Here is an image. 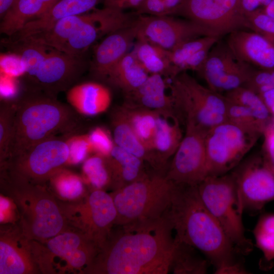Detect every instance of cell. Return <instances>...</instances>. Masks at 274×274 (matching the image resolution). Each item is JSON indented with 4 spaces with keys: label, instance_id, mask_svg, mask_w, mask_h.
I'll list each match as a JSON object with an SVG mask.
<instances>
[{
    "label": "cell",
    "instance_id": "1",
    "mask_svg": "<svg viewBox=\"0 0 274 274\" xmlns=\"http://www.w3.org/2000/svg\"><path fill=\"white\" fill-rule=\"evenodd\" d=\"M168 211L158 219L117 225L84 273H168L175 248Z\"/></svg>",
    "mask_w": 274,
    "mask_h": 274
},
{
    "label": "cell",
    "instance_id": "2",
    "mask_svg": "<svg viewBox=\"0 0 274 274\" xmlns=\"http://www.w3.org/2000/svg\"><path fill=\"white\" fill-rule=\"evenodd\" d=\"M168 214L175 238L202 253L215 270L236 262L234 246L203 204L197 186L176 184Z\"/></svg>",
    "mask_w": 274,
    "mask_h": 274
},
{
    "label": "cell",
    "instance_id": "3",
    "mask_svg": "<svg viewBox=\"0 0 274 274\" xmlns=\"http://www.w3.org/2000/svg\"><path fill=\"white\" fill-rule=\"evenodd\" d=\"M15 102L13 132L8 159L58 133L70 135L80 128L79 114L54 96L44 92H34Z\"/></svg>",
    "mask_w": 274,
    "mask_h": 274
},
{
    "label": "cell",
    "instance_id": "4",
    "mask_svg": "<svg viewBox=\"0 0 274 274\" xmlns=\"http://www.w3.org/2000/svg\"><path fill=\"white\" fill-rule=\"evenodd\" d=\"M1 188L14 203L17 224L29 239L44 242L70 227L60 202L45 185L31 183L1 168Z\"/></svg>",
    "mask_w": 274,
    "mask_h": 274
},
{
    "label": "cell",
    "instance_id": "5",
    "mask_svg": "<svg viewBox=\"0 0 274 274\" xmlns=\"http://www.w3.org/2000/svg\"><path fill=\"white\" fill-rule=\"evenodd\" d=\"M169 84L174 110L185 128L204 132L227 121L226 96L198 83L186 72L171 79Z\"/></svg>",
    "mask_w": 274,
    "mask_h": 274
},
{
    "label": "cell",
    "instance_id": "6",
    "mask_svg": "<svg viewBox=\"0 0 274 274\" xmlns=\"http://www.w3.org/2000/svg\"><path fill=\"white\" fill-rule=\"evenodd\" d=\"M176 184L162 174L147 175L111 195L117 212L115 226L161 218L169 210Z\"/></svg>",
    "mask_w": 274,
    "mask_h": 274
},
{
    "label": "cell",
    "instance_id": "7",
    "mask_svg": "<svg viewBox=\"0 0 274 274\" xmlns=\"http://www.w3.org/2000/svg\"><path fill=\"white\" fill-rule=\"evenodd\" d=\"M197 189L203 204L221 225L237 253L249 254L253 245L245 234L243 202L232 173L208 176Z\"/></svg>",
    "mask_w": 274,
    "mask_h": 274
},
{
    "label": "cell",
    "instance_id": "8",
    "mask_svg": "<svg viewBox=\"0 0 274 274\" xmlns=\"http://www.w3.org/2000/svg\"><path fill=\"white\" fill-rule=\"evenodd\" d=\"M40 271L44 273H84L99 248L81 231L72 227L45 241H32Z\"/></svg>",
    "mask_w": 274,
    "mask_h": 274
},
{
    "label": "cell",
    "instance_id": "9",
    "mask_svg": "<svg viewBox=\"0 0 274 274\" xmlns=\"http://www.w3.org/2000/svg\"><path fill=\"white\" fill-rule=\"evenodd\" d=\"M60 203L69 227L82 232L99 249L110 235L117 217L111 195L96 189L77 199Z\"/></svg>",
    "mask_w": 274,
    "mask_h": 274
},
{
    "label": "cell",
    "instance_id": "10",
    "mask_svg": "<svg viewBox=\"0 0 274 274\" xmlns=\"http://www.w3.org/2000/svg\"><path fill=\"white\" fill-rule=\"evenodd\" d=\"M261 136L227 121L211 128L205 136L207 177L232 170Z\"/></svg>",
    "mask_w": 274,
    "mask_h": 274
},
{
    "label": "cell",
    "instance_id": "11",
    "mask_svg": "<svg viewBox=\"0 0 274 274\" xmlns=\"http://www.w3.org/2000/svg\"><path fill=\"white\" fill-rule=\"evenodd\" d=\"M68 135L49 138L8 159L1 165L9 172L31 183L45 185L58 171L67 165Z\"/></svg>",
    "mask_w": 274,
    "mask_h": 274
},
{
    "label": "cell",
    "instance_id": "12",
    "mask_svg": "<svg viewBox=\"0 0 274 274\" xmlns=\"http://www.w3.org/2000/svg\"><path fill=\"white\" fill-rule=\"evenodd\" d=\"M177 15L221 38L235 31L247 29L240 0H185Z\"/></svg>",
    "mask_w": 274,
    "mask_h": 274
},
{
    "label": "cell",
    "instance_id": "13",
    "mask_svg": "<svg viewBox=\"0 0 274 274\" xmlns=\"http://www.w3.org/2000/svg\"><path fill=\"white\" fill-rule=\"evenodd\" d=\"M242 198L244 211L256 214L274 200V173L260 153L243 160L231 171Z\"/></svg>",
    "mask_w": 274,
    "mask_h": 274
},
{
    "label": "cell",
    "instance_id": "14",
    "mask_svg": "<svg viewBox=\"0 0 274 274\" xmlns=\"http://www.w3.org/2000/svg\"><path fill=\"white\" fill-rule=\"evenodd\" d=\"M135 25L137 40L151 43L168 51L186 41L212 36L203 27L190 20L171 16L138 15Z\"/></svg>",
    "mask_w": 274,
    "mask_h": 274
},
{
    "label": "cell",
    "instance_id": "15",
    "mask_svg": "<svg viewBox=\"0 0 274 274\" xmlns=\"http://www.w3.org/2000/svg\"><path fill=\"white\" fill-rule=\"evenodd\" d=\"M252 67L238 61L225 41L220 39L211 49L199 73L212 90L223 94L244 86Z\"/></svg>",
    "mask_w": 274,
    "mask_h": 274
},
{
    "label": "cell",
    "instance_id": "16",
    "mask_svg": "<svg viewBox=\"0 0 274 274\" xmlns=\"http://www.w3.org/2000/svg\"><path fill=\"white\" fill-rule=\"evenodd\" d=\"M207 133L185 128V134L165 174L177 185L197 186L207 177L205 136Z\"/></svg>",
    "mask_w": 274,
    "mask_h": 274
},
{
    "label": "cell",
    "instance_id": "17",
    "mask_svg": "<svg viewBox=\"0 0 274 274\" xmlns=\"http://www.w3.org/2000/svg\"><path fill=\"white\" fill-rule=\"evenodd\" d=\"M136 17L118 9L104 7L87 13V17L62 46L59 51L81 56L99 39L117 30L132 25Z\"/></svg>",
    "mask_w": 274,
    "mask_h": 274
},
{
    "label": "cell",
    "instance_id": "18",
    "mask_svg": "<svg viewBox=\"0 0 274 274\" xmlns=\"http://www.w3.org/2000/svg\"><path fill=\"white\" fill-rule=\"evenodd\" d=\"M40 273L34 255L31 240L17 224H6L0 232V273Z\"/></svg>",
    "mask_w": 274,
    "mask_h": 274
},
{
    "label": "cell",
    "instance_id": "19",
    "mask_svg": "<svg viewBox=\"0 0 274 274\" xmlns=\"http://www.w3.org/2000/svg\"><path fill=\"white\" fill-rule=\"evenodd\" d=\"M84 64L81 56L52 49L32 79L44 92L55 96L77 79Z\"/></svg>",
    "mask_w": 274,
    "mask_h": 274
},
{
    "label": "cell",
    "instance_id": "20",
    "mask_svg": "<svg viewBox=\"0 0 274 274\" xmlns=\"http://www.w3.org/2000/svg\"><path fill=\"white\" fill-rule=\"evenodd\" d=\"M225 41L238 61L259 70H274V43L262 35L242 29L227 35Z\"/></svg>",
    "mask_w": 274,
    "mask_h": 274
},
{
    "label": "cell",
    "instance_id": "21",
    "mask_svg": "<svg viewBox=\"0 0 274 274\" xmlns=\"http://www.w3.org/2000/svg\"><path fill=\"white\" fill-rule=\"evenodd\" d=\"M136 37L135 22L105 36L94 51L90 65L93 75L106 80L111 70L128 53Z\"/></svg>",
    "mask_w": 274,
    "mask_h": 274
},
{
    "label": "cell",
    "instance_id": "22",
    "mask_svg": "<svg viewBox=\"0 0 274 274\" xmlns=\"http://www.w3.org/2000/svg\"><path fill=\"white\" fill-rule=\"evenodd\" d=\"M168 86L163 76L149 75L139 88L125 94V102L155 111L165 117L177 118L172 97L166 92Z\"/></svg>",
    "mask_w": 274,
    "mask_h": 274
},
{
    "label": "cell",
    "instance_id": "23",
    "mask_svg": "<svg viewBox=\"0 0 274 274\" xmlns=\"http://www.w3.org/2000/svg\"><path fill=\"white\" fill-rule=\"evenodd\" d=\"M67 101L79 114L94 116L106 112L111 106L112 94L106 86L87 82L74 85L68 90Z\"/></svg>",
    "mask_w": 274,
    "mask_h": 274
},
{
    "label": "cell",
    "instance_id": "24",
    "mask_svg": "<svg viewBox=\"0 0 274 274\" xmlns=\"http://www.w3.org/2000/svg\"><path fill=\"white\" fill-rule=\"evenodd\" d=\"M103 0H59L45 15L25 25L11 37L17 42L45 31L58 20L70 16L84 14L93 10Z\"/></svg>",
    "mask_w": 274,
    "mask_h": 274
},
{
    "label": "cell",
    "instance_id": "25",
    "mask_svg": "<svg viewBox=\"0 0 274 274\" xmlns=\"http://www.w3.org/2000/svg\"><path fill=\"white\" fill-rule=\"evenodd\" d=\"M106 160L110 176L109 186L113 191L124 187L148 175L144 160L116 145Z\"/></svg>",
    "mask_w": 274,
    "mask_h": 274
},
{
    "label": "cell",
    "instance_id": "26",
    "mask_svg": "<svg viewBox=\"0 0 274 274\" xmlns=\"http://www.w3.org/2000/svg\"><path fill=\"white\" fill-rule=\"evenodd\" d=\"M59 0H16L1 18L0 31L11 37L47 13Z\"/></svg>",
    "mask_w": 274,
    "mask_h": 274
},
{
    "label": "cell",
    "instance_id": "27",
    "mask_svg": "<svg viewBox=\"0 0 274 274\" xmlns=\"http://www.w3.org/2000/svg\"><path fill=\"white\" fill-rule=\"evenodd\" d=\"M180 122L177 118H169L160 114L158 116L152 147L154 168L156 170L164 168L183 138Z\"/></svg>",
    "mask_w": 274,
    "mask_h": 274
},
{
    "label": "cell",
    "instance_id": "28",
    "mask_svg": "<svg viewBox=\"0 0 274 274\" xmlns=\"http://www.w3.org/2000/svg\"><path fill=\"white\" fill-rule=\"evenodd\" d=\"M111 125L116 146L148 162L154 167L151 152L138 138L120 106L117 107L111 112Z\"/></svg>",
    "mask_w": 274,
    "mask_h": 274
},
{
    "label": "cell",
    "instance_id": "29",
    "mask_svg": "<svg viewBox=\"0 0 274 274\" xmlns=\"http://www.w3.org/2000/svg\"><path fill=\"white\" fill-rule=\"evenodd\" d=\"M149 75L131 51L111 70L106 80L126 94L142 85Z\"/></svg>",
    "mask_w": 274,
    "mask_h": 274
},
{
    "label": "cell",
    "instance_id": "30",
    "mask_svg": "<svg viewBox=\"0 0 274 274\" xmlns=\"http://www.w3.org/2000/svg\"><path fill=\"white\" fill-rule=\"evenodd\" d=\"M132 52L149 75L159 74L173 79L168 50L146 41L137 40Z\"/></svg>",
    "mask_w": 274,
    "mask_h": 274
},
{
    "label": "cell",
    "instance_id": "31",
    "mask_svg": "<svg viewBox=\"0 0 274 274\" xmlns=\"http://www.w3.org/2000/svg\"><path fill=\"white\" fill-rule=\"evenodd\" d=\"M120 107L138 138L152 153L153 140L159 114L125 102Z\"/></svg>",
    "mask_w": 274,
    "mask_h": 274
},
{
    "label": "cell",
    "instance_id": "32",
    "mask_svg": "<svg viewBox=\"0 0 274 274\" xmlns=\"http://www.w3.org/2000/svg\"><path fill=\"white\" fill-rule=\"evenodd\" d=\"M197 251L193 247L175 238L170 271L174 274L207 273L209 261L200 256Z\"/></svg>",
    "mask_w": 274,
    "mask_h": 274
},
{
    "label": "cell",
    "instance_id": "33",
    "mask_svg": "<svg viewBox=\"0 0 274 274\" xmlns=\"http://www.w3.org/2000/svg\"><path fill=\"white\" fill-rule=\"evenodd\" d=\"M256 246L263 254L261 267L268 270L274 260V213H265L259 217L253 230Z\"/></svg>",
    "mask_w": 274,
    "mask_h": 274
},
{
    "label": "cell",
    "instance_id": "34",
    "mask_svg": "<svg viewBox=\"0 0 274 274\" xmlns=\"http://www.w3.org/2000/svg\"><path fill=\"white\" fill-rule=\"evenodd\" d=\"M224 95L229 100L249 109L265 128L273 121L270 112L262 98L250 88L242 86Z\"/></svg>",
    "mask_w": 274,
    "mask_h": 274
},
{
    "label": "cell",
    "instance_id": "35",
    "mask_svg": "<svg viewBox=\"0 0 274 274\" xmlns=\"http://www.w3.org/2000/svg\"><path fill=\"white\" fill-rule=\"evenodd\" d=\"M10 46L15 52L19 54L26 67V73L32 79L40 66L53 49L43 44L30 39L17 42L10 41Z\"/></svg>",
    "mask_w": 274,
    "mask_h": 274
},
{
    "label": "cell",
    "instance_id": "36",
    "mask_svg": "<svg viewBox=\"0 0 274 274\" xmlns=\"http://www.w3.org/2000/svg\"><path fill=\"white\" fill-rule=\"evenodd\" d=\"M221 39L214 36L200 37L186 41L169 51L173 79L181 73L182 65L191 56L204 48L213 47Z\"/></svg>",
    "mask_w": 274,
    "mask_h": 274
},
{
    "label": "cell",
    "instance_id": "37",
    "mask_svg": "<svg viewBox=\"0 0 274 274\" xmlns=\"http://www.w3.org/2000/svg\"><path fill=\"white\" fill-rule=\"evenodd\" d=\"M49 182L55 194L69 201L79 198L84 192L82 178L64 167L55 174Z\"/></svg>",
    "mask_w": 274,
    "mask_h": 274
},
{
    "label": "cell",
    "instance_id": "38",
    "mask_svg": "<svg viewBox=\"0 0 274 274\" xmlns=\"http://www.w3.org/2000/svg\"><path fill=\"white\" fill-rule=\"evenodd\" d=\"M15 101L6 100L0 107V163L8 159L13 132Z\"/></svg>",
    "mask_w": 274,
    "mask_h": 274
},
{
    "label": "cell",
    "instance_id": "39",
    "mask_svg": "<svg viewBox=\"0 0 274 274\" xmlns=\"http://www.w3.org/2000/svg\"><path fill=\"white\" fill-rule=\"evenodd\" d=\"M82 170L87 181L96 189L109 186L110 176L106 158L95 154L84 162Z\"/></svg>",
    "mask_w": 274,
    "mask_h": 274
},
{
    "label": "cell",
    "instance_id": "40",
    "mask_svg": "<svg viewBox=\"0 0 274 274\" xmlns=\"http://www.w3.org/2000/svg\"><path fill=\"white\" fill-rule=\"evenodd\" d=\"M227 121L251 132L263 135L265 127L246 107L228 99Z\"/></svg>",
    "mask_w": 274,
    "mask_h": 274
},
{
    "label": "cell",
    "instance_id": "41",
    "mask_svg": "<svg viewBox=\"0 0 274 274\" xmlns=\"http://www.w3.org/2000/svg\"><path fill=\"white\" fill-rule=\"evenodd\" d=\"M66 142L69 149L67 165L84 162L93 153L88 134L73 133L68 135Z\"/></svg>",
    "mask_w": 274,
    "mask_h": 274
},
{
    "label": "cell",
    "instance_id": "42",
    "mask_svg": "<svg viewBox=\"0 0 274 274\" xmlns=\"http://www.w3.org/2000/svg\"><path fill=\"white\" fill-rule=\"evenodd\" d=\"M246 27L274 43V18L259 9L246 15Z\"/></svg>",
    "mask_w": 274,
    "mask_h": 274
},
{
    "label": "cell",
    "instance_id": "43",
    "mask_svg": "<svg viewBox=\"0 0 274 274\" xmlns=\"http://www.w3.org/2000/svg\"><path fill=\"white\" fill-rule=\"evenodd\" d=\"M88 134L92 152L105 158L109 157L115 145L110 132L103 127H96Z\"/></svg>",
    "mask_w": 274,
    "mask_h": 274
},
{
    "label": "cell",
    "instance_id": "44",
    "mask_svg": "<svg viewBox=\"0 0 274 274\" xmlns=\"http://www.w3.org/2000/svg\"><path fill=\"white\" fill-rule=\"evenodd\" d=\"M1 73L15 78L26 75V67L21 56L15 53L2 54L0 57Z\"/></svg>",
    "mask_w": 274,
    "mask_h": 274
},
{
    "label": "cell",
    "instance_id": "45",
    "mask_svg": "<svg viewBox=\"0 0 274 274\" xmlns=\"http://www.w3.org/2000/svg\"><path fill=\"white\" fill-rule=\"evenodd\" d=\"M258 94L274 87V70L254 68L252 75L244 86Z\"/></svg>",
    "mask_w": 274,
    "mask_h": 274
},
{
    "label": "cell",
    "instance_id": "46",
    "mask_svg": "<svg viewBox=\"0 0 274 274\" xmlns=\"http://www.w3.org/2000/svg\"><path fill=\"white\" fill-rule=\"evenodd\" d=\"M261 153L267 165L274 173V122L272 121L265 128Z\"/></svg>",
    "mask_w": 274,
    "mask_h": 274
},
{
    "label": "cell",
    "instance_id": "47",
    "mask_svg": "<svg viewBox=\"0 0 274 274\" xmlns=\"http://www.w3.org/2000/svg\"><path fill=\"white\" fill-rule=\"evenodd\" d=\"M19 215L13 201L8 197L1 195L0 196V222L4 224H17Z\"/></svg>",
    "mask_w": 274,
    "mask_h": 274
},
{
    "label": "cell",
    "instance_id": "48",
    "mask_svg": "<svg viewBox=\"0 0 274 274\" xmlns=\"http://www.w3.org/2000/svg\"><path fill=\"white\" fill-rule=\"evenodd\" d=\"M136 15L169 16L163 0H144L135 10Z\"/></svg>",
    "mask_w": 274,
    "mask_h": 274
},
{
    "label": "cell",
    "instance_id": "49",
    "mask_svg": "<svg viewBox=\"0 0 274 274\" xmlns=\"http://www.w3.org/2000/svg\"><path fill=\"white\" fill-rule=\"evenodd\" d=\"M271 0H240L241 9L245 16L267 6Z\"/></svg>",
    "mask_w": 274,
    "mask_h": 274
},
{
    "label": "cell",
    "instance_id": "50",
    "mask_svg": "<svg viewBox=\"0 0 274 274\" xmlns=\"http://www.w3.org/2000/svg\"><path fill=\"white\" fill-rule=\"evenodd\" d=\"M214 272L215 273L219 274L248 273V271L245 269L242 264L236 261L217 269L215 270Z\"/></svg>",
    "mask_w": 274,
    "mask_h": 274
},
{
    "label": "cell",
    "instance_id": "51",
    "mask_svg": "<svg viewBox=\"0 0 274 274\" xmlns=\"http://www.w3.org/2000/svg\"><path fill=\"white\" fill-rule=\"evenodd\" d=\"M169 16L178 14L185 0H163Z\"/></svg>",
    "mask_w": 274,
    "mask_h": 274
},
{
    "label": "cell",
    "instance_id": "52",
    "mask_svg": "<svg viewBox=\"0 0 274 274\" xmlns=\"http://www.w3.org/2000/svg\"><path fill=\"white\" fill-rule=\"evenodd\" d=\"M144 0H122L119 4L118 9L124 11L127 9H138Z\"/></svg>",
    "mask_w": 274,
    "mask_h": 274
},
{
    "label": "cell",
    "instance_id": "53",
    "mask_svg": "<svg viewBox=\"0 0 274 274\" xmlns=\"http://www.w3.org/2000/svg\"><path fill=\"white\" fill-rule=\"evenodd\" d=\"M16 0H0V16L2 18Z\"/></svg>",
    "mask_w": 274,
    "mask_h": 274
},
{
    "label": "cell",
    "instance_id": "54",
    "mask_svg": "<svg viewBox=\"0 0 274 274\" xmlns=\"http://www.w3.org/2000/svg\"><path fill=\"white\" fill-rule=\"evenodd\" d=\"M122 1V0H103L105 7L115 9H118V7Z\"/></svg>",
    "mask_w": 274,
    "mask_h": 274
},
{
    "label": "cell",
    "instance_id": "55",
    "mask_svg": "<svg viewBox=\"0 0 274 274\" xmlns=\"http://www.w3.org/2000/svg\"><path fill=\"white\" fill-rule=\"evenodd\" d=\"M263 10L268 15L274 18V0H271L270 3L263 9Z\"/></svg>",
    "mask_w": 274,
    "mask_h": 274
}]
</instances>
